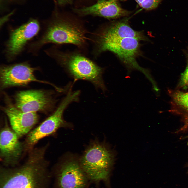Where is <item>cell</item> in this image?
Wrapping results in <instances>:
<instances>
[{
	"instance_id": "obj_1",
	"label": "cell",
	"mask_w": 188,
	"mask_h": 188,
	"mask_svg": "<svg viewBox=\"0 0 188 188\" xmlns=\"http://www.w3.org/2000/svg\"><path fill=\"white\" fill-rule=\"evenodd\" d=\"M47 149L33 148L21 165L1 167L0 188H51L52 177L45 157Z\"/></svg>"
},
{
	"instance_id": "obj_2",
	"label": "cell",
	"mask_w": 188,
	"mask_h": 188,
	"mask_svg": "<svg viewBox=\"0 0 188 188\" xmlns=\"http://www.w3.org/2000/svg\"><path fill=\"white\" fill-rule=\"evenodd\" d=\"M86 31L81 25L75 21L56 16L46 25L40 37L29 44L28 51L36 55L43 46L50 43L72 44L83 47L86 39Z\"/></svg>"
},
{
	"instance_id": "obj_3",
	"label": "cell",
	"mask_w": 188,
	"mask_h": 188,
	"mask_svg": "<svg viewBox=\"0 0 188 188\" xmlns=\"http://www.w3.org/2000/svg\"><path fill=\"white\" fill-rule=\"evenodd\" d=\"M44 51L64 67L75 79L89 81L103 91L105 90L102 78V68L89 58L79 53L62 52L53 47Z\"/></svg>"
},
{
	"instance_id": "obj_4",
	"label": "cell",
	"mask_w": 188,
	"mask_h": 188,
	"mask_svg": "<svg viewBox=\"0 0 188 188\" xmlns=\"http://www.w3.org/2000/svg\"><path fill=\"white\" fill-rule=\"evenodd\" d=\"M112 153L104 145L94 143L86 150L80 162L90 182L98 184L101 181L108 185L113 163Z\"/></svg>"
},
{
	"instance_id": "obj_5",
	"label": "cell",
	"mask_w": 188,
	"mask_h": 188,
	"mask_svg": "<svg viewBox=\"0 0 188 188\" xmlns=\"http://www.w3.org/2000/svg\"><path fill=\"white\" fill-rule=\"evenodd\" d=\"M96 37L95 42L97 53L110 51L115 54L129 69L147 73L146 70L140 67L136 60L140 54L139 40L132 38L111 39Z\"/></svg>"
},
{
	"instance_id": "obj_6",
	"label": "cell",
	"mask_w": 188,
	"mask_h": 188,
	"mask_svg": "<svg viewBox=\"0 0 188 188\" xmlns=\"http://www.w3.org/2000/svg\"><path fill=\"white\" fill-rule=\"evenodd\" d=\"M78 93L69 92L54 112L36 128L28 133L24 143L25 150L29 151L41 139L54 133L64 124L63 112L68 105L77 101Z\"/></svg>"
},
{
	"instance_id": "obj_7",
	"label": "cell",
	"mask_w": 188,
	"mask_h": 188,
	"mask_svg": "<svg viewBox=\"0 0 188 188\" xmlns=\"http://www.w3.org/2000/svg\"><path fill=\"white\" fill-rule=\"evenodd\" d=\"M56 167L51 173L55 188H89L90 181L80 163L70 159Z\"/></svg>"
},
{
	"instance_id": "obj_8",
	"label": "cell",
	"mask_w": 188,
	"mask_h": 188,
	"mask_svg": "<svg viewBox=\"0 0 188 188\" xmlns=\"http://www.w3.org/2000/svg\"><path fill=\"white\" fill-rule=\"evenodd\" d=\"M37 69L31 67L27 62L1 65V88L3 89L14 86H25L34 82L49 84L56 87L49 82L37 79L34 74Z\"/></svg>"
},
{
	"instance_id": "obj_9",
	"label": "cell",
	"mask_w": 188,
	"mask_h": 188,
	"mask_svg": "<svg viewBox=\"0 0 188 188\" xmlns=\"http://www.w3.org/2000/svg\"><path fill=\"white\" fill-rule=\"evenodd\" d=\"M40 28L38 21L31 19L13 30L5 43L4 52L7 60L11 61L20 54L28 42L38 34Z\"/></svg>"
},
{
	"instance_id": "obj_10",
	"label": "cell",
	"mask_w": 188,
	"mask_h": 188,
	"mask_svg": "<svg viewBox=\"0 0 188 188\" xmlns=\"http://www.w3.org/2000/svg\"><path fill=\"white\" fill-rule=\"evenodd\" d=\"M14 98L15 106L26 112L48 111L53 108L56 101L51 92L41 90L21 91Z\"/></svg>"
},
{
	"instance_id": "obj_11",
	"label": "cell",
	"mask_w": 188,
	"mask_h": 188,
	"mask_svg": "<svg viewBox=\"0 0 188 188\" xmlns=\"http://www.w3.org/2000/svg\"><path fill=\"white\" fill-rule=\"evenodd\" d=\"M7 123L1 130L0 157L4 166L14 167L17 166L25 150L24 144Z\"/></svg>"
},
{
	"instance_id": "obj_12",
	"label": "cell",
	"mask_w": 188,
	"mask_h": 188,
	"mask_svg": "<svg viewBox=\"0 0 188 188\" xmlns=\"http://www.w3.org/2000/svg\"><path fill=\"white\" fill-rule=\"evenodd\" d=\"M5 96V105L2 107V110L8 117L12 130L21 137L30 132L37 122L38 116L36 113L21 110L8 96Z\"/></svg>"
},
{
	"instance_id": "obj_13",
	"label": "cell",
	"mask_w": 188,
	"mask_h": 188,
	"mask_svg": "<svg viewBox=\"0 0 188 188\" xmlns=\"http://www.w3.org/2000/svg\"><path fill=\"white\" fill-rule=\"evenodd\" d=\"M81 16L91 15L108 19H114L126 16L129 11L122 8L117 0H98L91 5L74 9Z\"/></svg>"
},
{
	"instance_id": "obj_14",
	"label": "cell",
	"mask_w": 188,
	"mask_h": 188,
	"mask_svg": "<svg viewBox=\"0 0 188 188\" xmlns=\"http://www.w3.org/2000/svg\"><path fill=\"white\" fill-rule=\"evenodd\" d=\"M96 37L107 39L132 38L140 40H146L147 38L142 32L135 31L129 25L127 19L113 22L103 27Z\"/></svg>"
},
{
	"instance_id": "obj_15",
	"label": "cell",
	"mask_w": 188,
	"mask_h": 188,
	"mask_svg": "<svg viewBox=\"0 0 188 188\" xmlns=\"http://www.w3.org/2000/svg\"><path fill=\"white\" fill-rule=\"evenodd\" d=\"M173 96L177 104L188 110V92H184L178 91L174 93Z\"/></svg>"
},
{
	"instance_id": "obj_16",
	"label": "cell",
	"mask_w": 188,
	"mask_h": 188,
	"mask_svg": "<svg viewBox=\"0 0 188 188\" xmlns=\"http://www.w3.org/2000/svg\"><path fill=\"white\" fill-rule=\"evenodd\" d=\"M142 8L151 10L156 8L162 0H134Z\"/></svg>"
},
{
	"instance_id": "obj_17",
	"label": "cell",
	"mask_w": 188,
	"mask_h": 188,
	"mask_svg": "<svg viewBox=\"0 0 188 188\" xmlns=\"http://www.w3.org/2000/svg\"><path fill=\"white\" fill-rule=\"evenodd\" d=\"M180 85L181 87H188V63L185 69L181 75Z\"/></svg>"
},
{
	"instance_id": "obj_18",
	"label": "cell",
	"mask_w": 188,
	"mask_h": 188,
	"mask_svg": "<svg viewBox=\"0 0 188 188\" xmlns=\"http://www.w3.org/2000/svg\"><path fill=\"white\" fill-rule=\"evenodd\" d=\"M60 4L66 5L72 2L73 0H57Z\"/></svg>"
},
{
	"instance_id": "obj_19",
	"label": "cell",
	"mask_w": 188,
	"mask_h": 188,
	"mask_svg": "<svg viewBox=\"0 0 188 188\" xmlns=\"http://www.w3.org/2000/svg\"><path fill=\"white\" fill-rule=\"evenodd\" d=\"M120 0L122 1H125V0Z\"/></svg>"
}]
</instances>
